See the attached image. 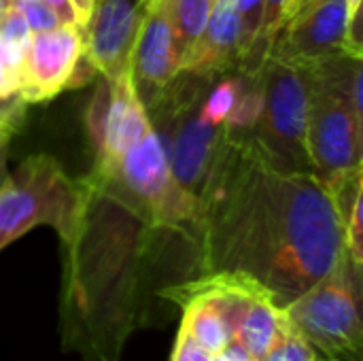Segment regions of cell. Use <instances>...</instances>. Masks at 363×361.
<instances>
[{"label":"cell","mask_w":363,"mask_h":361,"mask_svg":"<svg viewBox=\"0 0 363 361\" xmlns=\"http://www.w3.org/2000/svg\"><path fill=\"white\" fill-rule=\"evenodd\" d=\"M194 243L198 274L249 279L285 309L340 260L345 219L315 174L279 170L251 138L223 134Z\"/></svg>","instance_id":"6da1fadb"},{"label":"cell","mask_w":363,"mask_h":361,"mask_svg":"<svg viewBox=\"0 0 363 361\" xmlns=\"http://www.w3.org/2000/svg\"><path fill=\"white\" fill-rule=\"evenodd\" d=\"M91 194L77 236L64 245L62 347L83 361H121L128 338L147 323V236L151 226L121 202ZM157 230V228H155Z\"/></svg>","instance_id":"7a4b0ae2"},{"label":"cell","mask_w":363,"mask_h":361,"mask_svg":"<svg viewBox=\"0 0 363 361\" xmlns=\"http://www.w3.org/2000/svg\"><path fill=\"white\" fill-rule=\"evenodd\" d=\"M91 187L143 217L151 228L185 234L194 240L200 202L172 177L170 162L153 123L102 174H89Z\"/></svg>","instance_id":"3957f363"},{"label":"cell","mask_w":363,"mask_h":361,"mask_svg":"<svg viewBox=\"0 0 363 361\" xmlns=\"http://www.w3.org/2000/svg\"><path fill=\"white\" fill-rule=\"evenodd\" d=\"M94 187L72 179L47 153L26 157L0 185V251L38 226H51L68 245L83 226Z\"/></svg>","instance_id":"277c9868"},{"label":"cell","mask_w":363,"mask_h":361,"mask_svg":"<svg viewBox=\"0 0 363 361\" xmlns=\"http://www.w3.org/2000/svg\"><path fill=\"white\" fill-rule=\"evenodd\" d=\"M287 321L325 357L359 361L363 347L362 266L347 251L334 268L285 309Z\"/></svg>","instance_id":"5b68a950"},{"label":"cell","mask_w":363,"mask_h":361,"mask_svg":"<svg viewBox=\"0 0 363 361\" xmlns=\"http://www.w3.org/2000/svg\"><path fill=\"white\" fill-rule=\"evenodd\" d=\"M264 106L253 130V145L279 170L308 172V100L311 85L304 68L268 57L259 68Z\"/></svg>","instance_id":"8992f818"},{"label":"cell","mask_w":363,"mask_h":361,"mask_svg":"<svg viewBox=\"0 0 363 361\" xmlns=\"http://www.w3.org/2000/svg\"><path fill=\"white\" fill-rule=\"evenodd\" d=\"M308 85V153L315 177L332 189L362 170L363 123L342 96L313 81L311 74Z\"/></svg>","instance_id":"52a82bcc"},{"label":"cell","mask_w":363,"mask_h":361,"mask_svg":"<svg viewBox=\"0 0 363 361\" xmlns=\"http://www.w3.org/2000/svg\"><path fill=\"white\" fill-rule=\"evenodd\" d=\"M96 74L85 57V26L62 23L30 38L21 66L19 98L38 104L87 83Z\"/></svg>","instance_id":"ba28073f"},{"label":"cell","mask_w":363,"mask_h":361,"mask_svg":"<svg viewBox=\"0 0 363 361\" xmlns=\"http://www.w3.org/2000/svg\"><path fill=\"white\" fill-rule=\"evenodd\" d=\"M340 55L359 57L349 45L345 0H302L279 30L268 57L298 68Z\"/></svg>","instance_id":"9c48e42d"},{"label":"cell","mask_w":363,"mask_h":361,"mask_svg":"<svg viewBox=\"0 0 363 361\" xmlns=\"http://www.w3.org/2000/svg\"><path fill=\"white\" fill-rule=\"evenodd\" d=\"M149 126L151 119L134 89L132 72L128 70L115 81L102 79L85 113V128L96 155L91 174L108 170Z\"/></svg>","instance_id":"30bf717a"},{"label":"cell","mask_w":363,"mask_h":361,"mask_svg":"<svg viewBox=\"0 0 363 361\" xmlns=\"http://www.w3.org/2000/svg\"><path fill=\"white\" fill-rule=\"evenodd\" d=\"M151 0H96L85 21V57L115 81L130 70L132 49Z\"/></svg>","instance_id":"8fae6325"},{"label":"cell","mask_w":363,"mask_h":361,"mask_svg":"<svg viewBox=\"0 0 363 361\" xmlns=\"http://www.w3.org/2000/svg\"><path fill=\"white\" fill-rule=\"evenodd\" d=\"M130 72L134 89L145 109L181 72V57L166 0H151L132 49Z\"/></svg>","instance_id":"7c38bea8"},{"label":"cell","mask_w":363,"mask_h":361,"mask_svg":"<svg viewBox=\"0 0 363 361\" xmlns=\"http://www.w3.org/2000/svg\"><path fill=\"white\" fill-rule=\"evenodd\" d=\"M240 64V26L232 0H213L206 28L181 72L217 79Z\"/></svg>","instance_id":"4fadbf2b"},{"label":"cell","mask_w":363,"mask_h":361,"mask_svg":"<svg viewBox=\"0 0 363 361\" xmlns=\"http://www.w3.org/2000/svg\"><path fill=\"white\" fill-rule=\"evenodd\" d=\"M287 326L289 321L285 311L270 296L262 294L253 298L251 304L247 306L232 340L242 345V349L251 355V360L262 361Z\"/></svg>","instance_id":"5bb4252c"},{"label":"cell","mask_w":363,"mask_h":361,"mask_svg":"<svg viewBox=\"0 0 363 361\" xmlns=\"http://www.w3.org/2000/svg\"><path fill=\"white\" fill-rule=\"evenodd\" d=\"M213 0H166L170 26L174 32L179 57H181V68L187 62V57L194 53L208 15H211Z\"/></svg>","instance_id":"9a60e30c"},{"label":"cell","mask_w":363,"mask_h":361,"mask_svg":"<svg viewBox=\"0 0 363 361\" xmlns=\"http://www.w3.org/2000/svg\"><path fill=\"white\" fill-rule=\"evenodd\" d=\"M294 6H296V0H264V15H262V26H259L257 38H255L251 51L247 53V57L240 62L238 72H245V74L259 72V68L268 60L270 47H272L279 30L285 26V21L294 13Z\"/></svg>","instance_id":"2e32d148"},{"label":"cell","mask_w":363,"mask_h":361,"mask_svg":"<svg viewBox=\"0 0 363 361\" xmlns=\"http://www.w3.org/2000/svg\"><path fill=\"white\" fill-rule=\"evenodd\" d=\"M262 106H264V89H262L259 72L247 74L245 85L236 98V104L232 106L228 119L223 121V134L234 140L251 138L259 121Z\"/></svg>","instance_id":"e0dca14e"},{"label":"cell","mask_w":363,"mask_h":361,"mask_svg":"<svg viewBox=\"0 0 363 361\" xmlns=\"http://www.w3.org/2000/svg\"><path fill=\"white\" fill-rule=\"evenodd\" d=\"M245 79H247V74L238 72L232 77H223L219 83H215V87L206 91V96L200 104V115L215 126H223L232 106L236 104V98L245 85Z\"/></svg>","instance_id":"ac0fdd59"},{"label":"cell","mask_w":363,"mask_h":361,"mask_svg":"<svg viewBox=\"0 0 363 361\" xmlns=\"http://www.w3.org/2000/svg\"><path fill=\"white\" fill-rule=\"evenodd\" d=\"M319 353L313 349V345L289 323L285 332L279 336V340L272 345V349L264 355L262 361H317Z\"/></svg>","instance_id":"d6986e66"},{"label":"cell","mask_w":363,"mask_h":361,"mask_svg":"<svg viewBox=\"0 0 363 361\" xmlns=\"http://www.w3.org/2000/svg\"><path fill=\"white\" fill-rule=\"evenodd\" d=\"M240 26V62L251 51L264 15V0H232ZM240 66V64H238Z\"/></svg>","instance_id":"ffe728a7"},{"label":"cell","mask_w":363,"mask_h":361,"mask_svg":"<svg viewBox=\"0 0 363 361\" xmlns=\"http://www.w3.org/2000/svg\"><path fill=\"white\" fill-rule=\"evenodd\" d=\"M23 53L0 43V104L19 98Z\"/></svg>","instance_id":"44dd1931"},{"label":"cell","mask_w":363,"mask_h":361,"mask_svg":"<svg viewBox=\"0 0 363 361\" xmlns=\"http://www.w3.org/2000/svg\"><path fill=\"white\" fill-rule=\"evenodd\" d=\"M30 38H32V30L28 21L23 19V15L13 2H6V9L0 17V43L26 53Z\"/></svg>","instance_id":"7402d4cb"},{"label":"cell","mask_w":363,"mask_h":361,"mask_svg":"<svg viewBox=\"0 0 363 361\" xmlns=\"http://www.w3.org/2000/svg\"><path fill=\"white\" fill-rule=\"evenodd\" d=\"M363 191L353 200L349 215L345 219V251L347 255L363 268Z\"/></svg>","instance_id":"603a6c76"},{"label":"cell","mask_w":363,"mask_h":361,"mask_svg":"<svg viewBox=\"0 0 363 361\" xmlns=\"http://www.w3.org/2000/svg\"><path fill=\"white\" fill-rule=\"evenodd\" d=\"M9 2H13L19 9V13L23 15V19L30 26L32 34L53 30V28L64 23L62 17L49 4H45L43 0H9Z\"/></svg>","instance_id":"cb8c5ba5"},{"label":"cell","mask_w":363,"mask_h":361,"mask_svg":"<svg viewBox=\"0 0 363 361\" xmlns=\"http://www.w3.org/2000/svg\"><path fill=\"white\" fill-rule=\"evenodd\" d=\"M213 357L208 351H204L198 343H194L183 330H179L170 361H208Z\"/></svg>","instance_id":"d4e9b609"},{"label":"cell","mask_w":363,"mask_h":361,"mask_svg":"<svg viewBox=\"0 0 363 361\" xmlns=\"http://www.w3.org/2000/svg\"><path fill=\"white\" fill-rule=\"evenodd\" d=\"M26 102L21 98L11 100L6 104H0V138L9 140L11 134L19 128V123L23 121V111H26Z\"/></svg>","instance_id":"484cf974"},{"label":"cell","mask_w":363,"mask_h":361,"mask_svg":"<svg viewBox=\"0 0 363 361\" xmlns=\"http://www.w3.org/2000/svg\"><path fill=\"white\" fill-rule=\"evenodd\" d=\"M362 2L363 0H345L347 9V28H349V45L355 55L362 57Z\"/></svg>","instance_id":"4316f807"},{"label":"cell","mask_w":363,"mask_h":361,"mask_svg":"<svg viewBox=\"0 0 363 361\" xmlns=\"http://www.w3.org/2000/svg\"><path fill=\"white\" fill-rule=\"evenodd\" d=\"M43 2L49 4L62 17L64 23H83L85 26L83 17L79 15V11H77V6H74L72 0H43Z\"/></svg>","instance_id":"83f0119b"},{"label":"cell","mask_w":363,"mask_h":361,"mask_svg":"<svg viewBox=\"0 0 363 361\" xmlns=\"http://www.w3.org/2000/svg\"><path fill=\"white\" fill-rule=\"evenodd\" d=\"M208 361H253L251 355L242 349V345H238L236 340H230L221 351H217Z\"/></svg>","instance_id":"f1b7e54d"},{"label":"cell","mask_w":363,"mask_h":361,"mask_svg":"<svg viewBox=\"0 0 363 361\" xmlns=\"http://www.w3.org/2000/svg\"><path fill=\"white\" fill-rule=\"evenodd\" d=\"M72 2H74V6H77L79 15L83 17V21H87V17H89V13H91V6H94V2H91V0H72Z\"/></svg>","instance_id":"f546056e"},{"label":"cell","mask_w":363,"mask_h":361,"mask_svg":"<svg viewBox=\"0 0 363 361\" xmlns=\"http://www.w3.org/2000/svg\"><path fill=\"white\" fill-rule=\"evenodd\" d=\"M6 143L4 138H0V170L4 168V160H6Z\"/></svg>","instance_id":"4dcf8cb0"},{"label":"cell","mask_w":363,"mask_h":361,"mask_svg":"<svg viewBox=\"0 0 363 361\" xmlns=\"http://www.w3.org/2000/svg\"><path fill=\"white\" fill-rule=\"evenodd\" d=\"M6 2H9V0H0V17H2V13H4V9H6Z\"/></svg>","instance_id":"1f68e13d"},{"label":"cell","mask_w":363,"mask_h":361,"mask_svg":"<svg viewBox=\"0 0 363 361\" xmlns=\"http://www.w3.org/2000/svg\"><path fill=\"white\" fill-rule=\"evenodd\" d=\"M317 361H342V360H334V357H323V360H317Z\"/></svg>","instance_id":"d6a6232c"},{"label":"cell","mask_w":363,"mask_h":361,"mask_svg":"<svg viewBox=\"0 0 363 361\" xmlns=\"http://www.w3.org/2000/svg\"><path fill=\"white\" fill-rule=\"evenodd\" d=\"M300 2H302V0H296V6H298V4H300ZM296 6H294V9H296Z\"/></svg>","instance_id":"836d02e7"},{"label":"cell","mask_w":363,"mask_h":361,"mask_svg":"<svg viewBox=\"0 0 363 361\" xmlns=\"http://www.w3.org/2000/svg\"><path fill=\"white\" fill-rule=\"evenodd\" d=\"M2 104H6V102H2Z\"/></svg>","instance_id":"e575fe53"},{"label":"cell","mask_w":363,"mask_h":361,"mask_svg":"<svg viewBox=\"0 0 363 361\" xmlns=\"http://www.w3.org/2000/svg\"><path fill=\"white\" fill-rule=\"evenodd\" d=\"M91 2H96V0H91Z\"/></svg>","instance_id":"d590c367"}]
</instances>
